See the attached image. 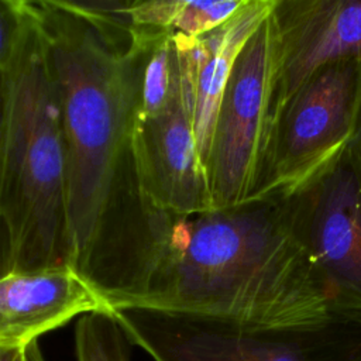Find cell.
I'll list each match as a JSON object with an SVG mask.
<instances>
[{"label": "cell", "instance_id": "1", "mask_svg": "<svg viewBox=\"0 0 361 361\" xmlns=\"http://www.w3.org/2000/svg\"><path fill=\"white\" fill-rule=\"evenodd\" d=\"M44 39L66 151L68 264L111 306L130 289L149 206L133 158L141 72L165 31L134 27L118 0H25Z\"/></svg>", "mask_w": 361, "mask_h": 361}, {"label": "cell", "instance_id": "2", "mask_svg": "<svg viewBox=\"0 0 361 361\" xmlns=\"http://www.w3.org/2000/svg\"><path fill=\"white\" fill-rule=\"evenodd\" d=\"M135 279L113 309L147 307L252 324L316 322L337 307L278 199L196 214L151 207Z\"/></svg>", "mask_w": 361, "mask_h": 361}, {"label": "cell", "instance_id": "3", "mask_svg": "<svg viewBox=\"0 0 361 361\" xmlns=\"http://www.w3.org/2000/svg\"><path fill=\"white\" fill-rule=\"evenodd\" d=\"M21 4L0 71V223L11 271L68 264L66 151L59 102L39 28Z\"/></svg>", "mask_w": 361, "mask_h": 361}, {"label": "cell", "instance_id": "4", "mask_svg": "<svg viewBox=\"0 0 361 361\" xmlns=\"http://www.w3.org/2000/svg\"><path fill=\"white\" fill-rule=\"evenodd\" d=\"M111 313L130 341L155 361H361L357 310L282 326L147 307Z\"/></svg>", "mask_w": 361, "mask_h": 361}, {"label": "cell", "instance_id": "5", "mask_svg": "<svg viewBox=\"0 0 361 361\" xmlns=\"http://www.w3.org/2000/svg\"><path fill=\"white\" fill-rule=\"evenodd\" d=\"M361 59L327 65L274 114L254 199H286L348 147L357 113Z\"/></svg>", "mask_w": 361, "mask_h": 361}, {"label": "cell", "instance_id": "6", "mask_svg": "<svg viewBox=\"0 0 361 361\" xmlns=\"http://www.w3.org/2000/svg\"><path fill=\"white\" fill-rule=\"evenodd\" d=\"M276 47L271 13L240 51L217 109L204 165L212 209L252 199L275 103Z\"/></svg>", "mask_w": 361, "mask_h": 361}, {"label": "cell", "instance_id": "7", "mask_svg": "<svg viewBox=\"0 0 361 361\" xmlns=\"http://www.w3.org/2000/svg\"><path fill=\"white\" fill-rule=\"evenodd\" d=\"M281 203L337 307L361 312V159L347 147Z\"/></svg>", "mask_w": 361, "mask_h": 361}, {"label": "cell", "instance_id": "8", "mask_svg": "<svg viewBox=\"0 0 361 361\" xmlns=\"http://www.w3.org/2000/svg\"><path fill=\"white\" fill-rule=\"evenodd\" d=\"M131 142L147 206L180 216L213 210L183 85L159 111H135Z\"/></svg>", "mask_w": 361, "mask_h": 361}, {"label": "cell", "instance_id": "9", "mask_svg": "<svg viewBox=\"0 0 361 361\" xmlns=\"http://www.w3.org/2000/svg\"><path fill=\"white\" fill-rule=\"evenodd\" d=\"M271 17L276 47L274 114L319 69L361 59V0H274Z\"/></svg>", "mask_w": 361, "mask_h": 361}, {"label": "cell", "instance_id": "10", "mask_svg": "<svg viewBox=\"0 0 361 361\" xmlns=\"http://www.w3.org/2000/svg\"><path fill=\"white\" fill-rule=\"evenodd\" d=\"M92 312L111 310L100 292L69 264L0 276V345L24 347Z\"/></svg>", "mask_w": 361, "mask_h": 361}, {"label": "cell", "instance_id": "11", "mask_svg": "<svg viewBox=\"0 0 361 361\" xmlns=\"http://www.w3.org/2000/svg\"><path fill=\"white\" fill-rule=\"evenodd\" d=\"M272 6L274 0H245L231 18L204 35L192 38L172 34L203 166L220 99L234 62L252 32L269 16Z\"/></svg>", "mask_w": 361, "mask_h": 361}, {"label": "cell", "instance_id": "12", "mask_svg": "<svg viewBox=\"0 0 361 361\" xmlns=\"http://www.w3.org/2000/svg\"><path fill=\"white\" fill-rule=\"evenodd\" d=\"M245 0H130L134 27L185 37H200L231 18Z\"/></svg>", "mask_w": 361, "mask_h": 361}, {"label": "cell", "instance_id": "13", "mask_svg": "<svg viewBox=\"0 0 361 361\" xmlns=\"http://www.w3.org/2000/svg\"><path fill=\"white\" fill-rule=\"evenodd\" d=\"M130 343L111 312H92L76 323V361H130Z\"/></svg>", "mask_w": 361, "mask_h": 361}, {"label": "cell", "instance_id": "14", "mask_svg": "<svg viewBox=\"0 0 361 361\" xmlns=\"http://www.w3.org/2000/svg\"><path fill=\"white\" fill-rule=\"evenodd\" d=\"M21 16L20 0H0V71L13 52Z\"/></svg>", "mask_w": 361, "mask_h": 361}, {"label": "cell", "instance_id": "15", "mask_svg": "<svg viewBox=\"0 0 361 361\" xmlns=\"http://www.w3.org/2000/svg\"><path fill=\"white\" fill-rule=\"evenodd\" d=\"M348 147L361 159V75H360V86H358L355 124H354V131H353V137Z\"/></svg>", "mask_w": 361, "mask_h": 361}, {"label": "cell", "instance_id": "16", "mask_svg": "<svg viewBox=\"0 0 361 361\" xmlns=\"http://www.w3.org/2000/svg\"><path fill=\"white\" fill-rule=\"evenodd\" d=\"M0 121H1V79H0ZM10 272V262H8V244L4 228L0 223V276Z\"/></svg>", "mask_w": 361, "mask_h": 361}, {"label": "cell", "instance_id": "17", "mask_svg": "<svg viewBox=\"0 0 361 361\" xmlns=\"http://www.w3.org/2000/svg\"><path fill=\"white\" fill-rule=\"evenodd\" d=\"M17 361H44L38 341L34 340V341L28 343L27 345L21 347Z\"/></svg>", "mask_w": 361, "mask_h": 361}, {"label": "cell", "instance_id": "18", "mask_svg": "<svg viewBox=\"0 0 361 361\" xmlns=\"http://www.w3.org/2000/svg\"><path fill=\"white\" fill-rule=\"evenodd\" d=\"M21 347L0 345V361H17Z\"/></svg>", "mask_w": 361, "mask_h": 361}]
</instances>
